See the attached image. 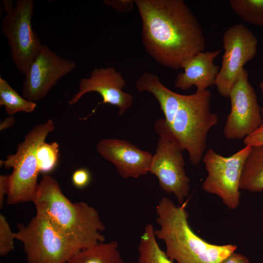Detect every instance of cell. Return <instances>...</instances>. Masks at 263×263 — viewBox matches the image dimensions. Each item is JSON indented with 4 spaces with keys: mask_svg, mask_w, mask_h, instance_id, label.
Returning <instances> with one entry per match:
<instances>
[{
    "mask_svg": "<svg viewBox=\"0 0 263 263\" xmlns=\"http://www.w3.org/2000/svg\"><path fill=\"white\" fill-rule=\"evenodd\" d=\"M260 88L261 90V92L263 96V81H262L259 84ZM261 114L263 116V106L261 108Z\"/></svg>",
    "mask_w": 263,
    "mask_h": 263,
    "instance_id": "obj_29",
    "label": "cell"
},
{
    "mask_svg": "<svg viewBox=\"0 0 263 263\" xmlns=\"http://www.w3.org/2000/svg\"><path fill=\"white\" fill-rule=\"evenodd\" d=\"M126 85L122 74L113 67L95 68L87 78H82L79 90L69 101L76 104L86 94L94 92L100 94L102 101L99 104H110L117 107L118 115H122L132 104L133 96L122 91ZM96 106V107H97Z\"/></svg>",
    "mask_w": 263,
    "mask_h": 263,
    "instance_id": "obj_13",
    "label": "cell"
},
{
    "mask_svg": "<svg viewBox=\"0 0 263 263\" xmlns=\"http://www.w3.org/2000/svg\"><path fill=\"white\" fill-rule=\"evenodd\" d=\"M251 149L245 146L230 156L225 157L209 149L202 160L207 175L202 184L206 192L219 197L231 209L240 204V182L245 160Z\"/></svg>",
    "mask_w": 263,
    "mask_h": 263,
    "instance_id": "obj_8",
    "label": "cell"
},
{
    "mask_svg": "<svg viewBox=\"0 0 263 263\" xmlns=\"http://www.w3.org/2000/svg\"><path fill=\"white\" fill-rule=\"evenodd\" d=\"M233 11L245 21L263 26V0H230Z\"/></svg>",
    "mask_w": 263,
    "mask_h": 263,
    "instance_id": "obj_20",
    "label": "cell"
},
{
    "mask_svg": "<svg viewBox=\"0 0 263 263\" xmlns=\"http://www.w3.org/2000/svg\"><path fill=\"white\" fill-rule=\"evenodd\" d=\"M91 180V174L89 171L85 168H80L75 170L72 177L74 185L79 188L86 187Z\"/></svg>",
    "mask_w": 263,
    "mask_h": 263,
    "instance_id": "obj_23",
    "label": "cell"
},
{
    "mask_svg": "<svg viewBox=\"0 0 263 263\" xmlns=\"http://www.w3.org/2000/svg\"><path fill=\"white\" fill-rule=\"evenodd\" d=\"M182 152L172 140L160 136L149 171L157 177L161 189L175 195L180 205L184 203L190 190Z\"/></svg>",
    "mask_w": 263,
    "mask_h": 263,
    "instance_id": "obj_11",
    "label": "cell"
},
{
    "mask_svg": "<svg viewBox=\"0 0 263 263\" xmlns=\"http://www.w3.org/2000/svg\"><path fill=\"white\" fill-rule=\"evenodd\" d=\"M14 233L21 242L28 263H67L82 248L45 217L36 213Z\"/></svg>",
    "mask_w": 263,
    "mask_h": 263,
    "instance_id": "obj_6",
    "label": "cell"
},
{
    "mask_svg": "<svg viewBox=\"0 0 263 263\" xmlns=\"http://www.w3.org/2000/svg\"><path fill=\"white\" fill-rule=\"evenodd\" d=\"M186 203L176 206L164 197L156 207V221L159 228L154 229L156 238L165 244L168 257L177 263H221L235 251L237 246L209 243L198 236L188 221Z\"/></svg>",
    "mask_w": 263,
    "mask_h": 263,
    "instance_id": "obj_3",
    "label": "cell"
},
{
    "mask_svg": "<svg viewBox=\"0 0 263 263\" xmlns=\"http://www.w3.org/2000/svg\"><path fill=\"white\" fill-rule=\"evenodd\" d=\"M0 105L4 106L10 115L19 112H33L36 109V102L21 97L7 82L0 77Z\"/></svg>",
    "mask_w": 263,
    "mask_h": 263,
    "instance_id": "obj_19",
    "label": "cell"
},
{
    "mask_svg": "<svg viewBox=\"0 0 263 263\" xmlns=\"http://www.w3.org/2000/svg\"><path fill=\"white\" fill-rule=\"evenodd\" d=\"M16 120L15 118L11 115L10 116L6 118L0 124V131L12 127L14 124Z\"/></svg>",
    "mask_w": 263,
    "mask_h": 263,
    "instance_id": "obj_28",
    "label": "cell"
},
{
    "mask_svg": "<svg viewBox=\"0 0 263 263\" xmlns=\"http://www.w3.org/2000/svg\"><path fill=\"white\" fill-rule=\"evenodd\" d=\"M36 158L39 173H48L57 165L59 158V145L56 142L47 143L45 141L38 146Z\"/></svg>",
    "mask_w": 263,
    "mask_h": 263,
    "instance_id": "obj_21",
    "label": "cell"
},
{
    "mask_svg": "<svg viewBox=\"0 0 263 263\" xmlns=\"http://www.w3.org/2000/svg\"><path fill=\"white\" fill-rule=\"evenodd\" d=\"M32 202L37 213L49 220L82 249L104 242L101 233L105 227L98 211L85 202H71L53 177H43Z\"/></svg>",
    "mask_w": 263,
    "mask_h": 263,
    "instance_id": "obj_2",
    "label": "cell"
},
{
    "mask_svg": "<svg viewBox=\"0 0 263 263\" xmlns=\"http://www.w3.org/2000/svg\"><path fill=\"white\" fill-rule=\"evenodd\" d=\"M211 97L208 90L189 95L178 94L171 123L167 125L159 119L154 126L159 136L168 137L183 151L187 150L195 166L202 160L209 131L218 121V115L210 110Z\"/></svg>",
    "mask_w": 263,
    "mask_h": 263,
    "instance_id": "obj_4",
    "label": "cell"
},
{
    "mask_svg": "<svg viewBox=\"0 0 263 263\" xmlns=\"http://www.w3.org/2000/svg\"><path fill=\"white\" fill-rule=\"evenodd\" d=\"M258 44L253 32L243 24L232 25L225 30L222 65L214 84L221 96L228 97L244 66L255 56Z\"/></svg>",
    "mask_w": 263,
    "mask_h": 263,
    "instance_id": "obj_9",
    "label": "cell"
},
{
    "mask_svg": "<svg viewBox=\"0 0 263 263\" xmlns=\"http://www.w3.org/2000/svg\"><path fill=\"white\" fill-rule=\"evenodd\" d=\"M142 39L157 63L181 69L189 57L203 52L206 40L196 17L183 0H135Z\"/></svg>",
    "mask_w": 263,
    "mask_h": 263,
    "instance_id": "obj_1",
    "label": "cell"
},
{
    "mask_svg": "<svg viewBox=\"0 0 263 263\" xmlns=\"http://www.w3.org/2000/svg\"><path fill=\"white\" fill-rule=\"evenodd\" d=\"M228 97L231 110L224 126V136L229 140L244 139L263 122L257 95L244 68L230 90Z\"/></svg>",
    "mask_w": 263,
    "mask_h": 263,
    "instance_id": "obj_10",
    "label": "cell"
},
{
    "mask_svg": "<svg viewBox=\"0 0 263 263\" xmlns=\"http://www.w3.org/2000/svg\"><path fill=\"white\" fill-rule=\"evenodd\" d=\"M76 67L73 61L59 56L43 44L24 75L23 97L35 102L42 99L61 77Z\"/></svg>",
    "mask_w": 263,
    "mask_h": 263,
    "instance_id": "obj_12",
    "label": "cell"
},
{
    "mask_svg": "<svg viewBox=\"0 0 263 263\" xmlns=\"http://www.w3.org/2000/svg\"><path fill=\"white\" fill-rule=\"evenodd\" d=\"M55 128L54 123L51 119L36 126L26 135L23 141L19 144L15 153L7 155L5 160H0V165L2 164L7 169H13L9 177L8 204L32 202L38 185V177L39 172L36 158L37 150Z\"/></svg>",
    "mask_w": 263,
    "mask_h": 263,
    "instance_id": "obj_5",
    "label": "cell"
},
{
    "mask_svg": "<svg viewBox=\"0 0 263 263\" xmlns=\"http://www.w3.org/2000/svg\"><path fill=\"white\" fill-rule=\"evenodd\" d=\"M10 175H0V207L3 206L4 198L7 195L9 188Z\"/></svg>",
    "mask_w": 263,
    "mask_h": 263,
    "instance_id": "obj_26",
    "label": "cell"
},
{
    "mask_svg": "<svg viewBox=\"0 0 263 263\" xmlns=\"http://www.w3.org/2000/svg\"><path fill=\"white\" fill-rule=\"evenodd\" d=\"M5 15L1 21L2 35L7 40L11 57L17 70L25 75L43 45L32 26V0H3Z\"/></svg>",
    "mask_w": 263,
    "mask_h": 263,
    "instance_id": "obj_7",
    "label": "cell"
},
{
    "mask_svg": "<svg viewBox=\"0 0 263 263\" xmlns=\"http://www.w3.org/2000/svg\"><path fill=\"white\" fill-rule=\"evenodd\" d=\"M15 239L14 233L12 232L6 218L0 214V255L4 256L14 249Z\"/></svg>",
    "mask_w": 263,
    "mask_h": 263,
    "instance_id": "obj_22",
    "label": "cell"
},
{
    "mask_svg": "<svg viewBox=\"0 0 263 263\" xmlns=\"http://www.w3.org/2000/svg\"><path fill=\"white\" fill-rule=\"evenodd\" d=\"M96 150L105 159L114 165L124 178H137L150 171L152 155L127 140L104 139L97 144Z\"/></svg>",
    "mask_w": 263,
    "mask_h": 263,
    "instance_id": "obj_14",
    "label": "cell"
},
{
    "mask_svg": "<svg viewBox=\"0 0 263 263\" xmlns=\"http://www.w3.org/2000/svg\"><path fill=\"white\" fill-rule=\"evenodd\" d=\"M67 263H125L115 241L101 242L83 248Z\"/></svg>",
    "mask_w": 263,
    "mask_h": 263,
    "instance_id": "obj_17",
    "label": "cell"
},
{
    "mask_svg": "<svg viewBox=\"0 0 263 263\" xmlns=\"http://www.w3.org/2000/svg\"><path fill=\"white\" fill-rule=\"evenodd\" d=\"M151 224L146 225L138 244V263H173L158 244Z\"/></svg>",
    "mask_w": 263,
    "mask_h": 263,
    "instance_id": "obj_18",
    "label": "cell"
},
{
    "mask_svg": "<svg viewBox=\"0 0 263 263\" xmlns=\"http://www.w3.org/2000/svg\"><path fill=\"white\" fill-rule=\"evenodd\" d=\"M221 263H250L248 258L241 253H232Z\"/></svg>",
    "mask_w": 263,
    "mask_h": 263,
    "instance_id": "obj_27",
    "label": "cell"
},
{
    "mask_svg": "<svg viewBox=\"0 0 263 263\" xmlns=\"http://www.w3.org/2000/svg\"><path fill=\"white\" fill-rule=\"evenodd\" d=\"M245 146H255L263 145V122L253 132L244 139Z\"/></svg>",
    "mask_w": 263,
    "mask_h": 263,
    "instance_id": "obj_25",
    "label": "cell"
},
{
    "mask_svg": "<svg viewBox=\"0 0 263 263\" xmlns=\"http://www.w3.org/2000/svg\"><path fill=\"white\" fill-rule=\"evenodd\" d=\"M240 189L263 190V145L251 147L245 160L240 182Z\"/></svg>",
    "mask_w": 263,
    "mask_h": 263,
    "instance_id": "obj_16",
    "label": "cell"
},
{
    "mask_svg": "<svg viewBox=\"0 0 263 263\" xmlns=\"http://www.w3.org/2000/svg\"><path fill=\"white\" fill-rule=\"evenodd\" d=\"M221 52L220 49L203 51L186 59L182 65L184 72L177 75L174 87L187 90L195 86L197 92H202L214 85L220 67L214 61Z\"/></svg>",
    "mask_w": 263,
    "mask_h": 263,
    "instance_id": "obj_15",
    "label": "cell"
},
{
    "mask_svg": "<svg viewBox=\"0 0 263 263\" xmlns=\"http://www.w3.org/2000/svg\"><path fill=\"white\" fill-rule=\"evenodd\" d=\"M103 2L118 12L130 11L135 3L134 0H104Z\"/></svg>",
    "mask_w": 263,
    "mask_h": 263,
    "instance_id": "obj_24",
    "label": "cell"
}]
</instances>
